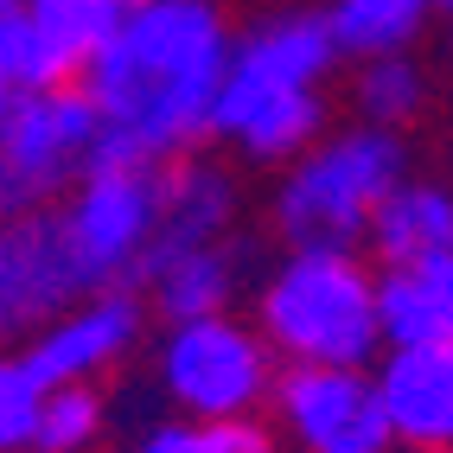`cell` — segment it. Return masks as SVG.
<instances>
[{"label":"cell","mask_w":453,"mask_h":453,"mask_svg":"<svg viewBox=\"0 0 453 453\" xmlns=\"http://www.w3.org/2000/svg\"><path fill=\"white\" fill-rule=\"evenodd\" d=\"M236 33L218 0H134L115 39L83 71L103 109V160H147L192 147L218 115Z\"/></svg>","instance_id":"cell-1"},{"label":"cell","mask_w":453,"mask_h":453,"mask_svg":"<svg viewBox=\"0 0 453 453\" xmlns=\"http://www.w3.org/2000/svg\"><path fill=\"white\" fill-rule=\"evenodd\" d=\"M339 39H332L326 13L307 7H281L256 19L243 39H236L230 77L218 115H211V134H224L243 160H300L319 141L326 103L319 89L339 65Z\"/></svg>","instance_id":"cell-2"},{"label":"cell","mask_w":453,"mask_h":453,"mask_svg":"<svg viewBox=\"0 0 453 453\" xmlns=\"http://www.w3.org/2000/svg\"><path fill=\"white\" fill-rule=\"evenodd\" d=\"M256 326L288 365H357L389 351L377 275L351 250H294L262 281Z\"/></svg>","instance_id":"cell-3"},{"label":"cell","mask_w":453,"mask_h":453,"mask_svg":"<svg viewBox=\"0 0 453 453\" xmlns=\"http://www.w3.org/2000/svg\"><path fill=\"white\" fill-rule=\"evenodd\" d=\"M409 179V147L396 128L357 122L300 154L275 192V224L294 250H357L377 204Z\"/></svg>","instance_id":"cell-4"},{"label":"cell","mask_w":453,"mask_h":453,"mask_svg":"<svg viewBox=\"0 0 453 453\" xmlns=\"http://www.w3.org/2000/svg\"><path fill=\"white\" fill-rule=\"evenodd\" d=\"M275 345L262 326H243L230 313L204 319H173L160 339V389L173 396L179 415L198 421H236L275 403Z\"/></svg>","instance_id":"cell-5"},{"label":"cell","mask_w":453,"mask_h":453,"mask_svg":"<svg viewBox=\"0 0 453 453\" xmlns=\"http://www.w3.org/2000/svg\"><path fill=\"white\" fill-rule=\"evenodd\" d=\"M160 204H166V179L147 160H96L77 179V192L58 218H65L71 256L89 294L147 275V256L160 236Z\"/></svg>","instance_id":"cell-6"},{"label":"cell","mask_w":453,"mask_h":453,"mask_svg":"<svg viewBox=\"0 0 453 453\" xmlns=\"http://www.w3.org/2000/svg\"><path fill=\"white\" fill-rule=\"evenodd\" d=\"M275 415L300 453H389L396 447L377 371H357V365H288L275 383Z\"/></svg>","instance_id":"cell-7"},{"label":"cell","mask_w":453,"mask_h":453,"mask_svg":"<svg viewBox=\"0 0 453 453\" xmlns=\"http://www.w3.org/2000/svg\"><path fill=\"white\" fill-rule=\"evenodd\" d=\"M0 154H7L39 192L77 186V179L103 160V109L89 89L71 83H45V89H19L0 109Z\"/></svg>","instance_id":"cell-8"},{"label":"cell","mask_w":453,"mask_h":453,"mask_svg":"<svg viewBox=\"0 0 453 453\" xmlns=\"http://www.w3.org/2000/svg\"><path fill=\"white\" fill-rule=\"evenodd\" d=\"M83 294H89V281L71 256L65 218L33 211V218L0 224V345L26 339V332H45Z\"/></svg>","instance_id":"cell-9"},{"label":"cell","mask_w":453,"mask_h":453,"mask_svg":"<svg viewBox=\"0 0 453 453\" xmlns=\"http://www.w3.org/2000/svg\"><path fill=\"white\" fill-rule=\"evenodd\" d=\"M134 339H141L134 294L96 288V294H83L77 307H65L45 332H33L26 357L39 365L45 383H89V377H103L109 365H122Z\"/></svg>","instance_id":"cell-10"},{"label":"cell","mask_w":453,"mask_h":453,"mask_svg":"<svg viewBox=\"0 0 453 453\" xmlns=\"http://www.w3.org/2000/svg\"><path fill=\"white\" fill-rule=\"evenodd\" d=\"M389 428L415 453H453V345H389L377 357Z\"/></svg>","instance_id":"cell-11"},{"label":"cell","mask_w":453,"mask_h":453,"mask_svg":"<svg viewBox=\"0 0 453 453\" xmlns=\"http://www.w3.org/2000/svg\"><path fill=\"white\" fill-rule=\"evenodd\" d=\"M365 243H371V256L383 268H409V262L453 256V186H434V179H403V186L377 204Z\"/></svg>","instance_id":"cell-12"},{"label":"cell","mask_w":453,"mask_h":453,"mask_svg":"<svg viewBox=\"0 0 453 453\" xmlns=\"http://www.w3.org/2000/svg\"><path fill=\"white\" fill-rule=\"evenodd\" d=\"M236 218V186L224 166L211 160H186L179 173H166V204H160V236H154V256L147 268H160L166 256H186L204 243H224Z\"/></svg>","instance_id":"cell-13"},{"label":"cell","mask_w":453,"mask_h":453,"mask_svg":"<svg viewBox=\"0 0 453 453\" xmlns=\"http://www.w3.org/2000/svg\"><path fill=\"white\" fill-rule=\"evenodd\" d=\"M377 294L389 345H453V256L383 268Z\"/></svg>","instance_id":"cell-14"},{"label":"cell","mask_w":453,"mask_h":453,"mask_svg":"<svg viewBox=\"0 0 453 453\" xmlns=\"http://www.w3.org/2000/svg\"><path fill=\"white\" fill-rule=\"evenodd\" d=\"M243 268L250 262H236L230 236H224V243H204V250L166 256L160 268H147V288H154V300H160L166 319H204V313H224L230 307Z\"/></svg>","instance_id":"cell-15"},{"label":"cell","mask_w":453,"mask_h":453,"mask_svg":"<svg viewBox=\"0 0 453 453\" xmlns=\"http://www.w3.org/2000/svg\"><path fill=\"white\" fill-rule=\"evenodd\" d=\"M434 0H326V26L345 58L371 65V58H396L421 39Z\"/></svg>","instance_id":"cell-16"},{"label":"cell","mask_w":453,"mask_h":453,"mask_svg":"<svg viewBox=\"0 0 453 453\" xmlns=\"http://www.w3.org/2000/svg\"><path fill=\"white\" fill-rule=\"evenodd\" d=\"M134 0H26V19L39 26V39L58 51L65 71H89L96 51L115 39V26L128 19Z\"/></svg>","instance_id":"cell-17"},{"label":"cell","mask_w":453,"mask_h":453,"mask_svg":"<svg viewBox=\"0 0 453 453\" xmlns=\"http://www.w3.org/2000/svg\"><path fill=\"white\" fill-rule=\"evenodd\" d=\"M134 453H281V447L256 415H236V421L173 415V421H154V428L134 441Z\"/></svg>","instance_id":"cell-18"},{"label":"cell","mask_w":453,"mask_h":453,"mask_svg":"<svg viewBox=\"0 0 453 453\" xmlns=\"http://www.w3.org/2000/svg\"><path fill=\"white\" fill-rule=\"evenodd\" d=\"M71 71L58 65V51L39 39V26L26 19V0H0V109H7L19 89H45L65 83Z\"/></svg>","instance_id":"cell-19"},{"label":"cell","mask_w":453,"mask_h":453,"mask_svg":"<svg viewBox=\"0 0 453 453\" xmlns=\"http://www.w3.org/2000/svg\"><path fill=\"white\" fill-rule=\"evenodd\" d=\"M357 115L365 122H377V128H396V122H409V115L421 109V96H428V83H421V65L409 51H396V58H371V65H357Z\"/></svg>","instance_id":"cell-20"},{"label":"cell","mask_w":453,"mask_h":453,"mask_svg":"<svg viewBox=\"0 0 453 453\" xmlns=\"http://www.w3.org/2000/svg\"><path fill=\"white\" fill-rule=\"evenodd\" d=\"M45 403H51V383L39 377L33 357H0V453H26L39 447L45 428Z\"/></svg>","instance_id":"cell-21"},{"label":"cell","mask_w":453,"mask_h":453,"mask_svg":"<svg viewBox=\"0 0 453 453\" xmlns=\"http://www.w3.org/2000/svg\"><path fill=\"white\" fill-rule=\"evenodd\" d=\"M103 434V396L89 383H51L45 403V428H39V453H83Z\"/></svg>","instance_id":"cell-22"},{"label":"cell","mask_w":453,"mask_h":453,"mask_svg":"<svg viewBox=\"0 0 453 453\" xmlns=\"http://www.w3.org/2000/svg\"><path fill=\"white\" fill-rule=\"evenodd\" d=\"M45 204V192L26 179L7 154H0V224H13V218H33V211Z\"/></svg>","instance_id":"cell-23"},{"label":"cell","mask_w":453,"mask_h":453,"mask_svg":"<svg viewBox=\"0 0 453 453\" xmlns=\"http://www.w3.org/2000/svg\"><path fill=\"white\" fill-rule=\"evenodd\" d=\"M434 13H453V0H434Z\"/></svg>","instance_id":"cell-24"}]
</instances>
